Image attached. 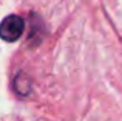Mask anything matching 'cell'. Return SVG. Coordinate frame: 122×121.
Instances as JSON below:
<instances>
[{"label": "cell", "mask_w": 122, "mask_h": 121, "mask_svg": "<svg viewBox=\"0 0 122 121\" xmlns=\"http://www.w3.org/2000/svg\"><path fill=\"white\" fill-rule=\"evenodd\" d=\"M12 85H14V90L17 92L20 96H26V95L31 93V81L25 73H17V75L14 76Z\"/></svg>", "instance_id": "7a4b0ae2"}, {"label": "cell", "mask_w": 122, "mask_h": 121, "mask_svg": "<svg viewBox=\"0 0 122 121\" xmlns=\"http://www.w3.org/2000/svg\"><path fill=\"white\" fill-rule=\"evenodd\" d=\"M25 30V20L20 16L11 14L5 17L0 23V39L5 42H15L20 39Z\"/></svg>", "instance_id": "6da1fadb"}]
</instances>
